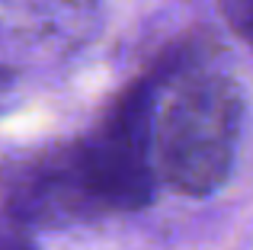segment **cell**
I'll use <instances>...</instances> for the list:
<instances>
[{
    "mask_svg": "<svg viewBox=\"0 0 253 250\" xmlns=\"http://www.w3.org/2000/svg\"><path fill=\"white\" fill-rule=\"evenodd\" d=\"M173 93L154 119V170L186 196L224 186L241 138L244 96L231 77L183 68L170 77Z\"/></svg>",
    "mask_w": 253,
    "mask_h": 250,
    "instance_id": "1",
    "label": "cell"
},
{
    "mask_svg": "<svg viewBox=\"0 0 253 250\" xmlns=\"http://www.w3.org/2000/svg\"><path fill=\"white\" fill-rule=\"evenodd\" d=\"M0 208L26 228H71L106 215L81 141L26 148L0 164Z\"/></svg>",
    "mask_w": 253,
    "mask_h": 250,
    "instance_id": "2",
    "label": "cell"
},
{
    "mask_svg": "<svg viewBox=\"0 0 253 250\" xmlns=\"http://www.w3.org/2000/svg\"><path fill=\"white\" fill-rule=\"evenodd\" d=\"M218 10L234 36L253 51V0H218Z\"/></svg>",
    "mask_w": 253,
    "mask_h": 250,
    "instance_id": "3",
    "label": "cell"
},
{
    "mask_svg": "<svg viewBox=\"0 0 253 250\" xmlns=\"http://www.w3.org/2000/svg\"><path fill=\"white\" fill-rule=\"evenodd\" d=\"M0 250H39L29 238V228L0 208Z\"/></svg>",
    "mask_w": 253,
    "mask_h": 250,
    "instance_id": "4",
    "label": "cell"
},
{
    "mask_svg": "<svg viewBox=\"0 0 253 250\" xmlns=\"http://www.w3.org/2000/svg\"><path fill=\"white\" fill-rule=\"evenodd\" d=\"M13 81H16V74H13L10 68H3V64H0V106H3V100L10 96V90H13Z\"/></svg>",
    "mask_w": 253,
    "mask_h": 250,
    "instance_id": "5",
    "label": "cell"
},
{
    "mask_svg": "<svg viewBox=\"0 0 253 250\" xmlns=\"http://www.w3.org/2000/svg\"><path fill=\"white\" fill-rule=\"evenodd\" d=\"M39 3H45V6H81L84 0H39Z\"/></svg>",
    "mask_w": 253,
    "mask_h": 250,
    "instance_id": "6",
    "label": "cell"
}]
</instances>
